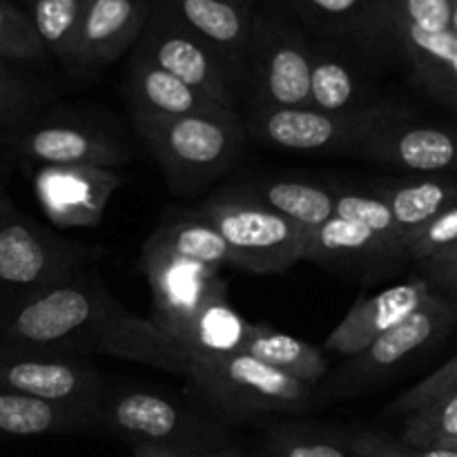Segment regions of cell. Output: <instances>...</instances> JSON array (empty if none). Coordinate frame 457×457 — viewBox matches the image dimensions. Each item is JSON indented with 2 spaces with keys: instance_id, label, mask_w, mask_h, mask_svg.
<instances>
[{
  "instance_id": "6da1fadb",
  "label": "cell",
  "mask_w": 457,
  "mask_h": 457,
  "mask_svg": "<svg viewBox=\"0 0 457 457\" xmlns=\"http://www.w3.org/2000/svg\"><path fill=\"white\" fill-rule=\"evenodd\" d=\"M0 348L98 353L183 378L187 370V348L128 311L101 277L85 270L25 303L0 330Z\"/></svg>"
},
{
  "instance_id": "7a4b0ae2",
  "label": "cell",
  "mask_w": 457,
  "mask_h": 457,
  "mask_svg": "<svg viewBox=\"0 0 457 457\" xmlns=\"http://www.w3.org/2000/svg\"><path fill=\"white\" fill-rule=\"evenodd\" d=\"M134 125L177 192H196L239 159L245 129L235 110L217 107L190 116L132 112Z\"/></svg>"
},
{
  "instance_id": "3957f363",
  "label": "cell",
  "mask_w": 457,
  "mask_h": 457,
  "mask_svg": "<svg viewBox=\"0 0 457 457\" xmlns=\"http://www.w3.org/2000/svg\"><path fill=\"white\" fill-rule=\"evenodd\" d=\"M92 250L52 235L7 204L0 212V330L31 299L83 270Z\"/></svg>"
},
{
  "instance_id": "277c9868",
  "label": "cell",
  "mask_w": 457,
  "mask_h": 457,
  "mask_svg": "<svg viewBox=\"0 0 457 457\" xmlns=\"http://www.w3.org/2000/svg\"><path fill=\"white\" fill-rule=\"evenodd\" d=\"M186 378L228 418L237 420L303 413L315 402L317 391L244 353L187 351Z\"/></svg>"
},
{
  "instance_id": "5b68a950",
  "label": "cell",
  "mask_w": 457,
  "mask_h": 457,
  "mask_svg": "<svg viewBox=\"0 0 457 457\" xmlns=\"http://www.w3.org/2000/svg\"><path fill=\"white\" fill-rule=\"evenodd\" d=\"M196 212L212 223L235 254V268L257 275L286 272L306 257L308 232L250 195H221Z\"/></svg>"
},
{
  "instance_id": "8992f818",
  "label": "cell",
  "mask_w": 457,
  "mask_h": 457,
  "mask_svg": "<svg viewBox=\"0 0 457 457\" xmlns=\"http://www.w3.org/2000/svg\"><path fill=\"white\" fill-rule=\"evenodd\" d=\"M397 120H404L402 112L391 105H366L351 112L290 107L253 110L248 129L259 143L277 150L355 154L361 143Z\"/></svg>"
},
{
  "instance_id": "52a82bcc",
  "label": "cell",
  "mask_w": 457,
  "mask_h": 457,
  "mask_svg": "<svg viewBox=\"0 0 457 457\" xmlns=\"http://www.w3.org/2000/svg\"><path fill=\"white\" fill-rule=\"evenodd\" d=\"M98 431L125 437L129 445H156L205 455L223 449V431L186 406L150 391H107L98 411Z\"/></svg>"
},
{
  "instance_id": "ba28073f",
  "label": "cell",
  "mask_w": 457,
  "mask_h": 457,
  "mask_svg": "<svg viewBox=\"0 0 457 457\" xmlns=\"http://www.w3.org/2000/svg\"><path fill=\"white\" fill-rule=\"evenodd\" d=\"M312 45L277 13L254 16L245 76L253 85V110L311 105Z\"/></svg>"
},
{
  "instance_id": "9c48e42d",
  "label": "cell",
  "mask_w": 457,
  "mask_h": 457,
  "mask_svg": "<svg viewBox=\"0 0 457 457\" xmlns=\"http://www.w3.org/2000/svg\"><path fill=\"white\" fill-rule=\"evenodd\" d=\"M0 391L83 411L96 420L107 395L101 370L83 355L29 348H0Z\"/></svg>"
},
{
  "instance_id": "30bf717a",
  "label": "cell",
  "mask_w": 457,
  "mask_h": 457,
  "mask_svg": "<svg viewBox=\"0 0 457 457\" xmlns=\"http://www.w3.org/2000/svg\"><path fill=\"white\" fill-rule=\"evenodd\" d=\"M134 54L172 74L214 105L235 110L237 74L232 67L159 4L152 7Z\"/></svg>"
},
{
  "instance_id": "8fae6325",
  "label": "cell",
  "mask_w": 457,
  "mask_h": 457,
  "mask_svg": "<svg viewBox=\"0 0 457 457\" xmlns=\"http://www.w3.org/2000/svg\"><path fill=\"white\" fill-rule=\"evenodd\" d=\"M141 268L152 290V321L177 344H181L204 303L228 293L226 284L219 279V270L165 253L147 241L141 250Z\"/></svg>"
},
{
  "instance_id": "7c38bea8",
  "label": "cell",
  "mask_w": 457,
  "mask_h": 457,
  "mask_svg": "<svg viewBox=\"0 0 457 457\" xmlns=\"http://www.w3.org/2000/svg\"><path fill=\"white\" fill-rule=\"evenodd\" d=\"M451 326H455L453 306L449 299L433 293L413 315L393 326L360 355L348 357L351 361L342 370L337 382H333L330 395H351L355 388L378 382L388 375V370L409 360L413 353L422 351L424 346L442 337Z\"/></svg>"
},
{
  "instance_id": "4fadbf2b",
  "label": "cell",
  "mask_w": 457,
  "mask_h": 457,
  "mask_svg": "<svg viewBox=\"0 0 457 457\" xmlns=\"http://www.w3.org/2000/svg\"><path fill=\"white\" fill-rule=\"evenodd\" d=\"M123 186L116 170L94 165H40L36 199L56 228H94L103 221L112 196Z\"/></svg>"
},
{
  "instance_id": "5bb4252c",
  "label": "cell",
  "mask_w": 457,
  "mask_h": 457,
  "mask_svg": "<svg viewBox=\"0 0 457 457\" xmlns=\"http://www.w3.org/2000/svg\"><path fill=\"white\" fill-rule=\"evenodd\" d=\"M9 145L40 165H94L116 170L129 161V150L119 138L89 125L58 120L29 123L9 138Z\"/></svg>"
},
{
  "instance_id": "9a60e30c",
  "label": "cell",
  "mask_w": 457,
  "mask_h": 457,
  "mask_svg": "<svg viewBox=\"0 0 457 457\" xmlns=\"http://www.w3.org/2000/svg\"><path fill=\"white\" fill-rule=\"evenodd\" d=\"M431 295V286L418 277L369 297H360L339 321L337 328L326 337L324 351L342 357L360 355L375 339L424 306Z\"/></svg>"
},
{
  "instance_id": "2e32d148",
  "label": "cell",
  "mask_w": 457,
  "mask_h": 457,
  "mask_svg": "<svg viewBox=\"0 0 457 457\" xmlns=\"http://www.w3.org/2000/svg\"><path fill=\"white\" fill-rule=\"evenodd\" d=\"M159 7L217 52L237 76L245 74L254 27L248 0H159Z\"/></svg>"
},
{
  "instance_id": "e0dca14e",
  "label": "cell",
  "mask_w": 457,
  "mask_h": 457,
  "mask_svg": "<svg viewBox=\"0 0 457 457\" xmlns=\"http://www.w3.org/2000/svg\"><path fill=\"white\" fill-rule=\"evenodd\" d=\"M147 0H89L67 65L98 70L138 43L150 18Z\"/></svg>"
},
{
  "instance_id": "ac0fdd59",
  "label": "cell",
  "mask_w": 457,
  "mask_h": 457,
  "mask_svg": "<svg viewBox=\"0 0 457 457\" xmlns=\"http://www.w3.org/2000/svg\"><path fill=\"white\" fill-rule=\"evenodd\" d=\"M355 156L411 172H445L457 168V129L397 120L361 143Z\"/></svg>"
},
{
  "instance_id": "d6986e66",
  "label": "cell",
  "mask_w": 457,
  "mask_h": 457,
  "mask_svg": "<svg viewBox=\"0 0 457 457\" xmlns=\"http://www.w3.org/2000/svg\"><path fill=\"white\" fill-rule=\"evenodd\" d=\"M386 40L397 45L428 92L457 107V38L451 31L431 34L393 16L386 7Z\"/></svg>"
},
{
  "instance_id": "ffe728a7",
  "label": "cell",
  "mask_w": 457,
  "mask_h": 457,
  "mask_svg": "<svg viewBox=\"0 0 457 457\" xmlns=\"http://www.w3.org/2000/svg\"><path fill=\"white\" fill-rule=\"evenodd\" d=\"M128 96L132 112L152 116H190L221 107L138 54L129 61Z\"/></svg>"
},
{
  "instance_id": "44dd1931",
  "label": "cell",
  "mask_w": 457,
  "mask_h": 457,
  "mask_svg": "<svg viewBox=\"0 0 457 457\" xmlns=\"http://www.w3.org/2000/svg\"><path fill=\"white\" fill-rule=\"evenodd\" d=\"M98 431L94 415L0 391V440Z\"/></svg>"
},
{
  "instance_id": "7402d4cb",
  "label": "cell",
  "mask_w": 457,
  "mask_h": 457,
  "mask_svg": "<svg viewBox=\"0 0 457 457\" xmlns=\"http://www.w3.org/2000/svg\"><path fill=\"white\" fill-rule=\"evenodd\" d=\"M241 353L311 388L320 386L321 379L328 375L324 351L266 324H250V335Z\"/></svg>"
},
{
  "instance_id": "603a6c76",
  "label": "cell",
  "mask_w": 457,
  "mask_h": 457,
  "mask_svg": "<svg viewBox=\"0 0 457 457\" xmlns=\"http://www.w3.org/2000/svg\"><path fill=\"white\" fill-rule=\"evenodd\" d=\"M306 21L330 34L375 45L386 40V0H290Z\"/></svg>"
},
{
  "instance_id": "cb8c5ba5",
  "label": "cell",
  "mask_w": 457,
  "mask_h": 457,
  "mask_svg": "<svg viewBox=\"0 0 457 457\" xmlns=\"http://www.w3.org/2000/svg\"><path fill=\"white\" fill-rule=\"evenodd\" d=\"M147 244L165 250L170 254L187 259V262L204 263L214 268H235V254L226 244L217 228L205 221L199 212L181 214V217L165 219L150 235Z\"/></svg>"
},
{
  "instance_id": "d4e9b609",
  "label": "cell",
  "mask_w": 457,
  "mask_h": 457,
  "mask_svg": "<svg viewBox=\"0 0 457 457\" xmlns=\"http://www.w3.org/2000/svg\"><path fill=\"white\" fill-rule=\"evenodd\" d=\"M395 254L402 253L386 244L382 237L375 235L373 230L333 214L317 230L308 232L306 257L303 259L320 263H360L388 259Z\"/></svg>"
},
{
  "instance_id": "484cf974",
  "label": "cell",
  "mask_w": 457,
  "mask_h": 457,
  "mask_svg": "<svg viewBox=\"0 0 457 457\" xmlns=\"http://www.w3.org/2000/svg\"><path fill=\"white\" fill-rule=\"evenodd\" d=\"M250 196L306 232L317 230L335 214V190L320 183L268 179L254 183Z\"/></svg>"
},
{
  "instance_id": "4316f807",
  "label": "cell",
  "mask_w": 457,
  "mask_h": 457,
  "mask_svg": "<svg viewBox=\"0 0 457 457\" xmlns=\"http://www.w3.org/2000/svg\"><path fill=\"white\" fill-rule=\"evenodd\" d=\"M378 195L391 210L393 221H395L397 230L404 239L406 250L409 237L422 230L427 223L440 217L445 210L457 205V183L440 181V179H422V181L388 186Z\"/></svg>"
},
{
  "instance_id": "83f0119b",
  "label": "cell",
  "mask_w": 457,
  "mask_h": 457,
  "mask_svg": "<svg viewBox=\"0 0 457 457\" xmlns=\"http://www.w3.org/2000/svg\"><path fill=\"white\" fill-rule=\"evenodd\" d=\"M311 105L321 112H351L366 107V85L360 70L328 47H311Z\"/></svg>"
},
{
  "instance_id": "f1b7e54d",
  "label": "cell",
  "mask_w": 457,
  "mask_h": 457,
  "mask_svg": "<svg viewBox=\"0 0 457 457\" xmlns=\"http://www.w3.org/2000/svg\"><path fill=\"white\" fill-rule=\"evenodd\" d=\"M250 321L228 302V293L208 299L187 326L181 346L205 355H237L244 351Z\"/></svg>"
},
{
  "instance_id": "f546056e",
  "label": "cell",
  "mask_w": 457,
  "mask_h": 457,
  "mask_svg": "<svg viewBox=\"0 0 457 457\" xmlns=\"http://www.w3.org/2000/svg\"><path fill=\"white\" fill-rule=\"evenodd\" d=\"M89 0H31V22L45 52L67 62Z\"/></svg>"
},
{
  "instance_id": "4dcf8cb0",
  "label": "cell",
  "mask_w": 457,
  "mask_h": 457,
  "mask_svg": "<svg viewBox=\"0 0 457 457\" xmlns=\"http://www.w3.org/2000/svg\"><path fill=\"white\" fill-rule=\"evenodd\" d=\"M402 445L409 449L457 445V391L406 415Z\"/></svg>"
},
{
  "instance_id": "1f68e13d",
  "label": "cell",
  "mask_w": 457,
  "mask_h": 457,
  "mask_svg": "<svg viewBox=\"0 0 457 457\" xmlns=\"http://www.w3.org/2000/svg\"><path fill=\"white\" fill-rule=\"evenodd\" d=\"M335 214L342 219H348L353 223L369 228L375 235L382 237L386 244L406 254L404 239H402L400 230H397L393 214L388 205L379 195H369V192H355L344 190L335 192Z\"/></svg>"
},
{
  "instance_id": "d6a6232c",
  "label": "cell",
  "mask_w": 457,
  "mask_h": 457,
  "mask_svg": "<svg viewBox=\"0 0 457 457\" xmlns=\"http://www.w3.org/2000/svg\"><path fill=\"white\" fill-rule=\"evenodd\" d=\"M38 110V98L29 83L0 61V138L9 141L13 134L31 123Z\"/></svg>"
},
{
  "instance_id": "836d02e7",
  "label": "cell",
  "mask_w": 457,
  "mask_h": 457,
  "mask_svg": "<svg viewBox=\"0 0 457 457\" xmlns=\"http://www.w3.org/2000/svg\"><path fill=\"white\" fill-rule=\"evenodd\" d=\"M45 54L31 18L0 0V61H38Z\"/></svg>"
},
{
  "instance_id": "e575fe53",
  "label": "cell",
  "mask_w": 457,
  "mask_h": 457,
  "mask_svg": "<svg viewBox=\"0 0 457 457\" xmlns=\"http://www.w3.org/2000/svg\"><path fill=\"white\" fill-rule=\"evenodd\" d=\"M268 449L272 457H355V451H348L339 442L297 428L272 431Z\"/></svg>"
},
{
  "instance_id": "d590c367",
  "label": "cell",
  "mask_w": 457,
  "mask_h": 457,
  "mask_svg": "<svg viewBox=\"0 0 457 457\" xmlns=\"http://www.w3.org/2000/svg\"><path fill=\"white\" fill-rule=\"evenodd\" d=\"M457 391V355L453 360L446 361L445 366H440L437 370H433L428 378H424L422 382H418L415 386H411L409 391L402 397H397L393 402V413L409 415L413 411L422 409V406L431 404L437 397L446 395V393Z\"/></svg>"
},
{
  "instance_id": "8d00e7d4",
  "label": "cell",
  "mask_w": 457,
  "mask_h": 457,
  "mask_svg": "<svg viewBox=\"0 0 457 457\" xmlns=\"http://www.w3.org/2000/svg\"><path fill=\"white\" fill-rule=\"evenodd\" d=\"M457 245V205L445 210L440 217L433 219L431 223L409 237L406 241V254L415 262H424V259L433 257V254L442 253Z\"/></svg>"
},
{
  "instance_id": "74e56055",
  "label": "cell",
  "mask_w": 457,
  "mask_h": 457,
  "mask_svg": "<svg viewBox=\"0 0 457 457\" xmlns=\"http://www.w3.org/2000/svg\"><path fill=\"white\" fill-rule=\"evenodd\" d=\"M420 263L422 279L431 286V290L440 297L455 302L457 299V245L433 257L424 259Z\"/></svg>"
},
{
  "instance_id": "f35d334b",
  "label": "cell",
  "mask_w": 457,
  "mask_h": 457,
  "mask_svg": "<svg viewBox=\"0 0 457 457\" xmlns=\"http://www.w3.org/2000/svg\"><path fill=\"white\" fill-rule=\"evenodd\" d=\"M353 451L357 457H406L402 442H393L378 433H364L353 442Z\"/></svg>"
},
{
  "instance_id": "ab89813d",
  "label": "cell",
  "mask_w": 457,
  "mask_h": 457,
  "mask_svg": "<svg viewBox=\"0 0 457 457\" xmlns=\"http://www.w3.org/2000/svg\"><path fill=\"white\" fill-rule=\"evenodd\" d=\"M134 457H201L192 453H183V451L168 449V446H156V445H129Z\"/></svg>"
},
{
  "instance_id": "60d3db41",
  "label": "cell",
  "mask_w": 457,
  "mask_h": 457,
  "mask_svg": "<svg viewBox=\"0 0 457 457\" xmlns=\"http://www.w3.org/2000/svg\"><path fill=\"white\" fill-rule=\"evenodd\" d=\"M406 449V457H457V445L422 446V449Z\"/></svg>"
},
{
  "instance_id": "b9f144b4",
  "label": "cell",
  "mask_w": 457,
  "mask_h": 457,
  "mask_svg": "<svg viewBox=\"0 0 457 457\" xmlns=\"http://www.w3.org/2000/svg\"><path fill=\"white\" fill-rule=\"evenodd\" d=\"M201 457H244V455L235 453V451H228V449H217V451H210V453H205Z\"/></svg>"
},
{
  "instance_id": "7bdbcfd3",
  "label": "cell",
  "mask_w": 457,
  "mask_h": 457,
  "mask_svg": "<svg viewBox=\"0 0 457 457\" xmlns=\"http://www.w3.org/2000/svg\"><path fill=\"white\" fill-rule=\"evenodd\" d=\"M451 34L457 38V0H451Z\"/></svg>"
},
{
  "instance_id": "ee69618b",
  "label": "cell",
  "mask_w": 457,
  "mask_h": 457,
  "mask_svg": "<svg viewBox=\"0 0 457 457\" xmlns=\"http://www.w3.org/2000/svg\"><path fill=\"white\" fill-rule=\"evenodd\" d=\"M9 204V199H7V196H3V195H0V212H3V208H4V205H7Z\"/></svg>"
},
{
  "instance_id": "f6af8a7d",
  "label": "cell",
  "mask_w": 457,
  "mask_h": 457,
  "mask_svg": "<svg viewBox=\"0 0 457 457\" xmlns=\"http://www.w3.org/2000/svg\"><path fill=\"white\" fill-rule=\"evenodd\" d=\"M451 306H453V317H455V324H457V299L455 302H451Z\"/></svg>"
}]
</instances>
